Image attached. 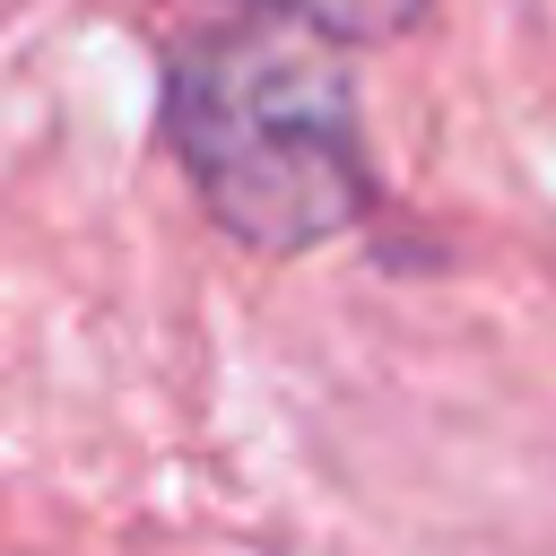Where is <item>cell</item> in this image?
<instances>
[{
  "label": "cell",
  "instance_id": "2",
  "mask_svg": "<svg viewBox=\"0 0 556 556\" xmlns=\"http://www.w3.org/2000/svg\"><path fill=\"white\" fill-rule=\"evenodd\" d=\"M426 9H434V0H243V17L321 35L330 52H339V43H391V35H408Z\"/></svg>",
  "mask_w": 556,
  "mask_h": 556
},
{
  "label": "cell",
  "instance_id": "1",
  "mask_svg": "<svg viewBox=\"0 0 556 556\" xmlns=\"http://www.w3.org/2000/svg\"><path fill=\"white\" fill-rule=\"evenodd\" d=\"M156 122L200 208L252 252H313L374 208L365 104L321 35L226 17L174 43Z\"/></svg>",
  "mask_w": 556,
  "mask_h": 556
}]
</instances>
